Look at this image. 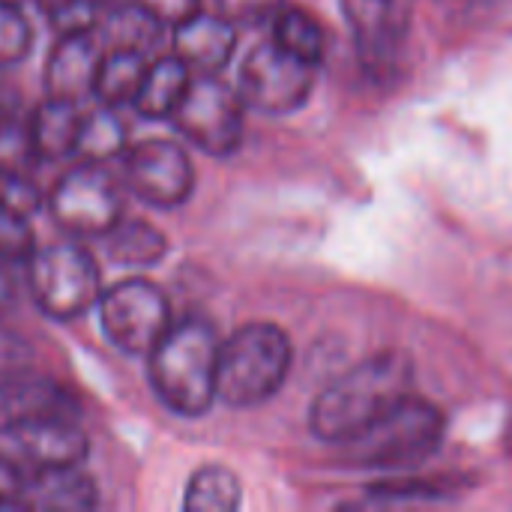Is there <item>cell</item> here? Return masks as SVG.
I'll list each match as a JSON object with an SVG mask.
<instances>
[{"instance_id":"obj_31","label":"cell","mask_w":512,"mask_h":512,"mask_svg":"<svg viewBox=\"0 0 512 512\" xmlns=\"http://www.w3.org/2000/svg\"><path fill=\"white\" fill-rule=\"evenodd\" d=\"M96 3L93 0H72L66 3L63 9H57L51 18L54 30L60 36H69V33H93L96 30Z\"/></svg>"},{"instance_id":"obj_18","label":"cell","mask_w":512,"mask_h":512,"mask_svg":"<svg viewBox=\"0 0 512 512\" xmlns=\"http://www.w3.org/2000/svg\"><path fill=\"white\" fill-rule=\"evenodd\" d=\"M144 72H147V54H138L129 48H108L96 72L93 96L108 108L132 105L141 90Z\"/></svg>"},{"instance_id":"obj_25","label":"cell","mask_w":512,"mask_h":512,"mask_svg":"<svg viewBox=\"0 0 512 512\" xmlns=\"http://www.w3.org/2000/svg\"><path fill=\"white\" fill-rule=\"evenodd\" d=\"M39 162L30 123L0 120V177H30Z\"/></svg>"},{"instance_id":"obj_15","label":"cell","mask_w":512,"mask_h":512,"mask_svg":"<svg viewBox=\"0 0 512 512\" xmlns=\"http://www.w3.org/2000/svg\"><path fill=\"white\" fill-rule=\"evenodd\" d=\"M39 417L75 420V402L63 387L33 375L30 369L0 375V432Z\"/></svg>"},{"instance_id":"obj_11","label":"cell","mask_w":512,"mask_h":512,"mask_svg":"<svg viewBox=\"0 0 512 512\" xmlns=\"http://www.w3.org/2000/svg\"><path fill=\"white\" fill-rule=\"evenodd\" d=\"M0 453L9 456L21 471L81 468L90 444L72 417H39L0 432Z\"/></svg>"},{"instance_id":"obj_27","label":"cell","mask_w":512,"mask_h":512,"mask_svg":"<svg viewBox=\"0 0 512 512\" xmlns=\"http://www.w3.org/2000/svg\"><path fill=\"white\" fill-rule=\"evenodd\" d=\"M444 489L426 480H387L369 489V501L375 504H408V501H438Z\"/></svg>"},{"instance_id":"obj_22","label":"cell","mask_w":512,"mask_h":512,"mask_svg":"<svg viewBox=\"0 0 512 512\" xmlns=\"http://www.w3.org/2000/svg\"><path fill=\"white\" fill-rule=\"evenodd\" d=\"M123 150H126V126L117 117V108L99 105L81 114L75 153H81L87 162H108Z\"/></svg>"},{"instance_id":"obj_17","label":"cell","mask_w":512,"mask_h":512,"mask_svg":"<svg viewBox=\"0 0 512 512\" xmlns=\"http://www.w3.org/2000/svg\"><path fill=\"white\" fill-rule=\"evenodd\" d=\"M192 84V72L183 66L180 57H159L153 63H147L141 90L132 102V108L147 117V120H168L174 114V108L180 105L186 87Z\"/></svg>"},{"instance_id":"obj_6","label":"cell","mask_w":512,"mask_h":512,"mask_svg":"<svg viewBox=\"0 0 512 512\" xmlns=\"http://www.w3.org/2000/svg\"><path fill=\"white\" fill-rule=\"evenodd\" d=\"M243 99L216 75H195L171 120L207 156H231L243 141Z\"/></svg>"},{"instance_id":"obj_34","label":"cell","mask_w":512,"mask_h":512,"mask_svg":"<svg viewBox=\"0 0 512 512\" xmlns=\"http://www.w3.org/2000/svg\"><path fill=\"white\" fill-rule=\"evenodd\" d=\"M24 471L0 453V507H18V489H21Z\"/></svg>"},{"instance_id":"obj_7","label":"cell","mask_w":512,"mask_h":512,"mask_svg":"<svg viewBox=\"0 0 512 512\" xmlns=\"http://www.w3.org/2000/svg\"><path fill=\"white\" fill-rule=\"evenodd\" d=\"M99 324L117 351L147 357L171 327V306L159 285L123 279L99 294Z\"/></svg>"},{"instance_id":"obj_1","label":"cell","mask_w":512,"mask_h":512,"mask_svg":"<svg viewBox=\"0 0 512 512\" xmlns=\"http://www.w3.org/2000/svg\"><path fill=\"white\" fill-rule=\"evenodd\" d=\"M411 387V360L399 351H384L327 384L309 411V426L321 441L345 444L411 396Z\"/></svg>"},{"instance_id":"obj_33","label":"cell","mask_w":512,"mask_h":512,"mask_svg":"<svg viewBox=\"0 0 512 512\" xmlns=\"http://www.w3.org/2000/svg\"><path fill=\"white\" fill-rule=\"evenodd\" d=\"M30 363V348L21 336H15L12 330L0 327V375L9 372H21Z\"/></svg>"},{"instance_id":"obj_26","label":"cell","mask_w":512,"mask_h":512,"mask_svg":"<svg viewBox=\"0 0 512 512\" xmlns=\"http://www.w3.org/2000/svg\"><path fill=\"white\" fill-rule=\"evenodd\" d=\"M33 45V33L27 18L15 3H0V69L15 66L27 57Z\"/></svg>"},{"instance_id":"obj_23","label":"cell","mask_w":512,"mask_h":512,"mask_svg":"<svg viewBox=\"0 0 512 512\" xmlns=\"http://www.w3.org/2000/svg\"><path fill=\"white\" fill-rule=\"evenodd\" d=\"M240 480L222 465H204L186 486L183 507L189 512H234L240 507Z\"/></svg>"},{"instance_id":"obj_12","label":"cell","mask_w":512,"mask_h":512,"mask_svg":"<svg viewBox=\"0 0 512 512\" xmlns=\"http://www.w3.org/2000/svg\"><path fill=\"white\" fill-rule=\"evenodd\" d=\"M342 12L363 66L378 75L390 72L408 42V9L399 0H342Z\"/></svg>"},{"instance_id":"obj_4","label":"cell","mask_w":512,"mask_h":512,"mask_svg":"<svg viewBox=\"0 0 512 512\" xmlns=\"http://www.w3.org/2000/svg\"><path fill=\"white\" fill-rule=\"evenodd\" d=\"M444 441V414L414 393L393 405L357 438L345 441V459L354 468L411 471L432 459Z\"/></svg>"},{"instance_id":"obj_9","label":"cell","mask_w":512,"mask_h":512,"mask_svg":"<svg viewBox=\"0 0 512 512\" xmlns=\"http://www.w3.org/2000/svg\"><path fill=\"white\" fill-rule=\"evenodd\" d=\"M54 222L72 237H102L120 222L123 201L108 171L84 162L66 171L48 195Z\"/></svg>"},{"instance_id":"obj_32","label":"cell","mask_w":512,"mask_h":512,"mask_svg":"<svg viewBox=\"0 0 512 512\" xmlns=\"http://www.w3.org/2000/svg\"><path fill=\"white\" fill-rule=\"evenodd\" d=\"M162 27H177L198 12V0H138Z\"/></svg>"},{"instance_id":"obj_16","label":"cell","mask_w":512,"mask_h":512,"mask_svg":"<svg viewBox=\"0 0 512 512\" xmlns=\"http://www.w3.org/2000/svg\"><path fill=\"white\" fill-rule=\"evenodd\" d=\"M99 501L93 480L81 468H36L24 471L18 507L48 512H84Z\"/></svg>"},{"instance_id":"obj_13","label":"cell","mask_w":512,"mask_h":512,"mask_svg":"<svg viewBox=\"0 0 512 512\" xmlns=\"http://www.w3.org/2000/svg\"><path fill=\"white\" fill-rule=\"evenodd\" d=\"M102 42L93 33H69L60 36L48 63H45V93L51 99H63L81 105L93 96L96 72L102 63Z\"/></svg>"},{"instance_id":"obj_38","label":"cell","mask_w":512,"mask_h":512,"mask_svg":"<svg viewBox=\"0 0 512 512\" xmlns=\"http://www.w3.org/2000/svg\"><path fill=\"white\" fill-rule=\"evenodd\" d=\"M0 261H3V255H0Z\"/></svg>"},{"instance_id":"obj_28","label":"cell","mask_w":512,"mask_h":512,"mask_svg":"<svg viewBox=\"0 0 512 512\" xmlns=\"http://www.w3.org/2000/svg\"><path fill=\"white\" fill-rule=\"evenodd\" d=\"M42 207V192L30 177H0V213L30 219Z\"/></svg>"},{"instance_id":"obj_20","label":"cell","mask_w":512,"mask_h":512,"mask_svg":"<svg viewBox=\"0 0 512 512\" xmlns=\"http://www.w3.org/2000/svg\"><path fill=\"white\" fill-rule=\"evenodd\" d=\"M105 237V252L114 264L123 267H153L165 258L168 252V240L159 228H153L150 222L141 219H129V222H117L111 231L102 234Z\"/></svg>"},{"instance_id":"obj_36","label":"cell","mask_w":512,"mask_h":512,"mask_svg":"<svg viewBox=\"0 0 512 512\" xmlns=\"http://www.w3.org/2000/svg\"><path fill=\"white\" fill-rule=\"evenodd\" d=\"M99 9H114V6H126V3H135V0H93Z\"/></svg>"},{"instance_id":"obj_8","label":"cell","mask_w":512,"mask_h":512,"mask_svg":"<svg viewBox=\"0 0 512 512\" xmlns=\"http://www.w3.org/2000/svg\"><path fill=\"white\" fill-rule=\"evenodd\" d=\"M315 87V66L285 51L279 42L255 45L243 66L237 93L261 114H291L306 105Z\"/></svg>"},{"instance_id":"obj_3","label":"cell","mask_w":512,"mask_h":512,"mask_svg":"<svg viewBox=\"0 0 512 512\" xmlns=\"http://www.w3.org/2000/svg\"><path fill=\"white\" fill-rule=\"evenodd\" d=\"M291 372V339L276 324H246L219 348L216 399L231 408H255L273 399Z\"/></svg>"},{"instance_id":"obj_19","label":"cell","mask_w":512,"mask_h":512,"mask_svg":"<svg viewBox=\"0 0 512 512\" xmlns=\"http://www.w3.org/2000/svg\"><path fill=\"white\" fill-rule=\"evenodd\" d=\"M78 126H81L78 105L48 96L30 120V132H33V144L39 150V159H63V156L75 153Z\"/></svg>"},{"instance_id":"obj_29","label":"cell","mask_w":512,"mask_h":512,"mask_svg":"<svg viewBox=\"0 0 512 512\" xmlns=\"http://www.w3.org/2000/svg\"><path fill=\"white\" fill-rule=\"evenodd\" d=\"M33 249H36V243H33V231H30L27 219L0 213V255H3V261H24L27 264Z\"/></svg>"},{"instance_id":"obj_37","label":"cell","mask_w":512,"mask_h":512,"mask_svg":"<svg viewBox=\"0 0 512 512\" xmlns=\"http://www.w3.org/2000/svg\"><path fill=\"white\" fill-rule=\"evenodd\" d=\"M0 3H15V6H18V3H21V0H0Z\"/></svg>"},{"instance_id":"obj_21","label":"cell","mask_w":512,"mask_h":512,"mask_svg":"<svg viewBox=\"0 0 512 512\" xmlns=\"http://www.w3.org/2000/svg\"><path fill=\"white\" fill-rule=\"evenodd\" d=\"M162 39V24L135 0L126 6L105 9L99 42L108 48H129L138 54H150Z\"/></svg>"},{"instance_id":"obj_35","label":"cell","mask_w":512,"mask_h":512,"mask_svg":"<svg viewBox=\"0 0 512 512\" xmlns=\"http://www.w3.org/2000/svg\"><path fill=\"white\" fill-rule=\"evenodd\" d=\"M66 3H72V0H36V6L45 12V15H54L57 9H63Z\"/></svg>"},{"instance_id":"obj_24","label":"cell","mask_w":512,"mask_h":512,"mask_svg":"<svg viewBox=\"0 0 512 512\" xmlns=\"http://www.w3.org/2000/svg\"><path fill=\"white\" fill-rule=\"evenodd\" d=\"M273 42H279L285 51H291L294 57L318 66L324 57V30L321 24L303 12V9H279L273 15Z\"/></svg>"},{"instance_id":"obj_5","label":"cell","mask_w":512,"mask_h":512,"mask_svg":"<svg viewBox=\"0 0 512 512\" xmlns=\"http://www.w3.org/2000/svg\"><path fill=\"white\" fill-rule=\"evenodd\" d=\"M27 288L33 303L54 321L90 312L102 294L96 261L75 243L36 246L27 258Z\"/></svg>"},{"instance_id":"obj_30","label":"cell","mask_w":512,"mask_h":512,"mask_svg":"<svg viewBox=\"0 0 512 512\" xmlns=\"http://www.w3.org/2000/svg\"><path fill=\"white\" fill-rule=\"evenodd\" d=\"M282 9V0H216V12L231 24H261Z\"/></svg>"},{"instance_id":"obj_14","label":"cell","mask_w":512,"mask_h":512,"mask_svg":"<svg viewBox=\"0 0 512 512\" xmlns=\"http://www.w3.org/2000/svg\"><path fill=\"white\" fill-rule=\"evenodd\" d=\"M237 48V24L219 12H195L174 27V57L192 75H216L228 66Z\"/></svg>"},{"instance_id":"obj_10","label":"cell","mask_w":512,"mask_h":512,"mask_svg":"<svg viewBox=\"0 0 512 512\" xmlns=\"http://www.w3.org/2000/svg\"><path fill=\"white\" fill-rule=\"evenodd\" d=\"M123 180L135 198L150 207H180L195 189V168L186 150L168 138H150L135 144L123 162Z\"/></svg>"},{"instance_id":"obj_2","label":"cell","mask_w":512,"mask_h":512,"mask_svg":"<svg viewBox=\"0 0 512 512\" xmlns=\"http://www.w3.org/2000/svg\"><path fill=\"white\" fill-rule=\"evenodd\" d=\"M219 336L204 318L171 321L165 336L147 354L150 384L165 408L180 417H201L216 402Z\"/></svg>"}]
</instances>
